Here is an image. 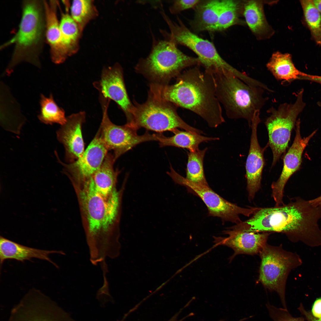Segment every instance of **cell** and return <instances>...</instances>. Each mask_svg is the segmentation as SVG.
Segmentation results:
<instances>
[{"label":"cell","mask_w":321,"mask_h":321,"mask_svg":"<svg viewBox=\"0 0 321 321\" xmlns=\"http://www.w3.org/2000/svg\"><path fill=\"white\" fill-rule=\"evenodd\" d=\"M103 117L98 131L100 138L108 151L112 150L114 159L141 143L157 141L158 134L147 132L142 135L137 133L138 129L127 123L122 126L116 125L109 119L108 108L109 100L101 98Z\"/></svg>","instance_id":"8fae6325"},{"label":"cell","mask_w":321,"mask_h":321,"mask_svg":"<svg viewBox=\"0 0 321 321\" xmlns=\"http://www.w3.org/2000/svg\"><path fill=\"white\" fill-rule=\"evenodd\" d=\"M8 321H73L69 314L39 290L29 291L11 309Z\"/></svg>","instance_id":"4fadbf2b"},{"label":"cell","mask_w":321,"mask_h":321,"mask_svg":"<svg viewBox=\"0 0 321 321\" xmlns=\"http://www.w3.org/2000/svg\"><path fill=\"white\" fill-rule=\"evenodd\" d=\"M70 10L71 16L78 24L81 30L96 13L92 0L73 1Z\"/></svg>","instance_id":"1f68e13d"},{"label":"cell","mask_w":321,"mask_h":321,"mask_svg":"<svg viewBox=\"0 0 321 321\" xmlns=\"http://www.w3.org/2000/svg\"><path fill=\"white\" fill-rule=\"evenodd\" d=\"M211 73L214 79L216 97L228 117L245 119L251 126L255 112L260 111L267 100L264 96L266 89L248 84L230 72Z\"/></svg>","instance_id":"5b68a950"},{"label":"cell","mask_w":321,"mask_h":321,"mask_svg":"<svg viewBox=\"0 0 321 321\" xmlns=\"http://www.w3.org/2000/svg\"><path fill=\"white\" fill-rule=\"evenodd\" d=\"M266 67L274 78L283 84L298 79L300 76L310 78L314 77L298 70L293 63L291 55L288 53L283 54L278 51L274 53Z\"/></svg>","instance_id":"603a6c76"},{"label":"cell","mask_w":321,"mask_h":321,"mask_svg":"<svg viewBox=\"0 0 321 321\" xmlns=\"http://www.w3.org/2000/svg\"><path fill=\"white\" fill-rule=\"evenodd\" d=\"M176 183L185 187L190 192L200 198L206 206L209 215L219 217L223 221H228L236 224L242 221L240 215L249 217L258 207H242L226 200L214 191L209 185L191 182L171 169L168 173Z\"/></svg>","instance_id":"7c38bea8"},{"label":"cell","mask_w":321,"mask_h":321,"mask_svg":"<svg viewBox=\"0 0 321 321\" xmlns=\"http://www.w3.org/2000/svg\"><path fill=\"white\" fill-rule=\"evenodd\" d=\"M201 1L198 0H174L169 7V10L171 14H177L184 10L195 7Z\"/></svg>","instance_id":"d6a6232c"},{"label":"cell","mask_w":321,"mask_h":321,"mask_svg":"<svg viewBox=\"0 0 321 321\" xmlns=\"http://www.w3.org/2000/svg\"><path fill=\"white\" fill-rule=\"evenodd\" d=\"M305 21L316 43L321 45V15L312 0L300 1Z\"/></svg>","instance_id":"4dcf8cb0"},{"label":"cell","mask_w":321,"mask_h":321,"mask_svg":"<svg viewBox=\"0 0 321 321\" xmlns=\"http://www.w3.org/2000/svg\"><path fill=\"white\" fill-rule=\"evenodd\" d=\"M108 151L98 131L82 155L73 162L64 163L60 160L56 151L55 154L58 161L63 166L64 173L75 185L84 182L93 175L100 167Z\"/></svg>","instance_id":"5bb4252c"},{"label":"cell","mask_w":321,"mask_h":321,"mask_svg":"<svg viewBox=\"0 0 321 321\" xmlns=\"http://www.w3.org/2000/svg\"><path fill=\"white\" fill-rule=\"evenodd\" d=\"M312 315L315 318L321 319V298L315 301L312 309Z\"/></svg>","instance_id":"836d02e7"},{"label":"cell","mask_w":321,"mask_h":321,"mask_svg":"<svg viewBox=\"0 0 321 321\" xmlns=\"http://www.w3.org/2000/svg\"><path fill=\"white\" fill-rule=\"evenodd\" d=\"M302 91L297 95L293 104L286 103L273 107L267 111L269 114L265 122L268 136V144L272 151L274 166L288 147L291 133L296 118L304 106L302 100Z\"/></svg>","instance_id":"30bf717a"},{"label":"cell","mask_w":321,"mask_h":321,"mask_svg":"<svg viewBox=\"0 0 321 321\" xmlns=\"http://www.w3.org/2000/svg\"><path fill=\"white\" fill-rule=\"evenodd\" d=\"M223 232L228 236L214 237V243L217 245L227 246L233 250L234 253L229 259L230 261L237 255L259 254L267 244V240L270 234V232H247L232 227Z\"/></svg>","instance_id":"ac0fdd59"},{"label":"cell","mask_w":321,"mask_h":321,"mask_svg":"<svg viewBox=\"0 0 321 321\" xmlns=\"http://www.w3.org/2000/svg\"><path fill=\"white\" fill-rule=\"evenodd\" d=\"M224 321V320L221 319V320H218V321Z\"/></svg>","instance_id":"f35d334b"},{"label":"cell","mask_w":321,"mask_h":321,"mask_svg":"<svg viewBox=\"0 0 321 321\" xmlns=\"http://www.w3.org/2000/svg\"><path fill=\"white\" fill-rule=\"evenodd\" d=\"M22 5V17L18 32L1 47L3 48L15 44L11 59L6 69L7 75H10L16 66L23 62L40 67L39 56L46 32L43 1L26 0Z\"/></svg>","instance_id":"277c9868"},{"label":"cell","mask_w":321,"mask_h":321,"mask_svg":"<svg viewBox=\"0 0 321 321\" xmlns=\"http://www.w3.org/2000/svg\"><path fill=\"white\" fill-rule=\"evenodd\" d=\"M260 111H256L252 119L250 146L245 165L247 179V190L248 199L251 201L261 188L262 173L265 165L264 153L269 147L268 144L261 147L258 142L257 128L260 122Z\"/></svg>","instance_id":"e0dca14e"},{"label":"cell","mask_w":321,"mask_h":321,"mask_svg":"<svg viewBox=\"0 0 321 321\" xmlns=\"http://www.w3.org/2000/svg\"><path fill=\"white\" fill-rule=\"evenodd\" d=\"M321 210L309 201L292 199L287 204L259 207L249 219L236 224L237 229L247 232H277L284 234L293 243L314 245L321 235L318 221Z\"/></svg>","instance_id":"7a4b0ae2"},{"label":"cell","mask_w":321,"mask_h":321,"mask_svg":"<svg viewBox=\"0 0 321 321\" xmlns=\"http://www.w3.org/2000/svg\"><path fill=\"white\" fill-rule=\"evenodd\" d=\"M163 18L170 30L169 32L164 30H160L165 40L177 45L185 46L192 50L198 56L200 65L204 67L205 71L229 72L238 77L241 76V73L221 56L212 43L190 31L178 17L177 22L172 21L166 14Z\"/></svg>","instance_id":"52a82bcc"},{"label":"cell","mask_w":321,"mask_h":321,"mask_svg":"<svg viewBox=\"0 0 321 321\" xmlns=\"http://www.w3.org/2000/svg\"><path fill=\"white\" fill-rule=\"evenodd\" d=\"M85 222L90 259L100 262L118 255L117 225L120 214L122 190L116 189L108 196L96 190L91 179L76 185Z\"/></svg>","instance_id":"6da1fadb"},{"label":"cell","mask_w":321,"mask_h":321,"mask_svg":"<svg viewBox=\"0 0 321 321\" xmlns=\"http://www.w3.org/2000/svg\"><path fill=\"white\" fill-rule=\"evenodd\" d=\"M152 34V44L150 54L147 57L139 60L135 69L152 83L166 84L183 69L200 65L198 58L185 54L174 43L157 39Z\"/></svg>","instance_id":"8992f818"},{"label":"cell","mask_w":321,"mask_h":321,"mask_svg":"<svg viewBox=\"0 0 321 321\" xmlns=\"http://www.w3.org/2000/svg\"><path fill=\"white\" fill-rule=\"evenodd\" d=\"M221 1L201 0L195 7V16L191 23L194 31H212L218 22Z\"/></svg>","instance_id":"cb8c5ba5"},{"label":"cell","mask_w":321,"mask_h":321,"mask_svg":"<svg viewBox=\"0 0 321 321\" xmlns=\"http://www.w3.org/2000/svg\"><path fill=\"white\" fill-rule=\"evenodd\" d=\"M171 137H166L161 134H158L157 140L160 147L167 146L185 148L189 151H194L199 149V146L202 142L218 140L219 138L209 137L190 131H183L177 129Z\"/></svg>","instance_id":"484cf974"},{"label":"cell","mask_w":321,"mask_h":321,"mask_svg":"<svg viewBox=\"0 0 321 321\" xmlns=\"http://www.w3.org/2000/svg\"><path fill=\"white\" fill-rule=\"evenodd\" d=\"M261 258L258 281L265 288L276 292L284 309H286L285 293L286 281L290 272L303 263L296 253L287 251L281 246L268 243L259 253Z\"/></svg>","instance_id":"ba28073f"},{"label":"cell","mask_w":321,"mask_h":321,"mask_svg":"<svg viewBox=\"0 0 321 321\" xmlns=\"http://www.w3.org/2000/svg\"><path fill=\"white\" fill-rule=\"evenodd\" d=\"M197 65L184 71L174 84L152 83L150 92L155 96L199 115L209 126L216 128L225 122L217 99L213 74Z\"/></svg>","instance_id":"3957f363"},{"label":"cell","mask_w":321,"mask_h":321,"mask_svg":"<svg viewBox=\"0 0 321 321\" xmlns=\"http://www.w3.org/2000/svg\"><path fill=\"white\" fill-rule=\"evenodd\" d=\"M40 103V111L38 117L41 122L47 125L57 123L62 125L65 123L67 117L65 111L58 106L51 94L48 97L41 94Z\"/></svg>","instance_id":"83f0119b"},{"label":"cell","mask_w":321,"mask_h":321,"mask_svg":"<svg viewBox=\"0 0 321 321\" xmlns=\"http://www.w3.org/2000/svg\"><path fill=\"white\" fill-rule=\"evenodd\" d=\"M207 148L194 151H189L186 169V180L192 182L209 185L206 180L203 167V160Z\"/></svg>","instance_id":"f1b7e54d"},{"label":"cell","mask_w":321,"mask_h":321,"mask_svg":"<svg viewBox=\"0 0 321 321\" xmlns=\"http://www.w3.org/2000/svg\"><path fill=\"white\" fill-rule=\"evenodd\" d=\"M86 117L84 111L72 114L57 131V139L64 146L65 159L69 163L80 157L85 151L82 128Z\"/></svg>","instance_id":"d6986e66"},{"label":"cell","mask_w":321,"mask_h":321,"mask_svg":"<svg viewBox=\"0 0 321 321\" xmlns=\"http://www.w3.org/2000/svg\"><path fill=\"white\" fill-rule=\"evenodd\" d=\"M64 255L61 251L47 250L31 248L11 241L3 237H0V261L1 267L6 259H15L23 262L32 258L46 260L58 268V266L49 257L51 254Z\"/></svg>","instance_id":"44dd1931"},{"label":"cell","mask_w":321,"mask_h":321,"mask_svg":"<svg viewBox=\"0 0 321 321\" xmlns=\"http://www.w3.org/2000/svg\"><path fill=\"white\" fill-rule=\"evenodd\" d=\"M104 98L116 102L125 113L127 123L133 120L134 109L130 101L125 87L122 69L119 64L104 68L101 79L95 84Z\"/></svg>","instance_id":"2e32d148"},{"label":"cell","mask_w":321,"mask_h":321,"mask_svg":"<svg viewBox=\"0 0 321 321\" xmlns=\"http://www.w3.org/2000/svg\"><path fill=\"white\" fill-rule=\"evenodd\" d=\"M131 124L157 132H172L178 128L200 134L202 132L189 125L178 115L175 106L149 92L145 103H135Z\"/></svg>","instance_id":"9c48e42d"},{"label":"cell","mask_w":321,"mask_h":321,"mask_svg":"<svg viewBox=\"0 0 321 321\" xmlns=\"http://www.w3.org/2000/svg\"><path fill=\"white\" fill-rule=\"evenodd\" d=\"M309 202L311 204L314 206H318L321 205V195L313 199L309 200Z\"/></svg>","instance_id":"d590c367"},{"label":"cell","mask_w":321,"mask_h":321,"mask_svg":"<svg viewBox=\"0 0 321 321\" xmlns=\"http://www.w3.org/2000/svg\"><path fill=\"white\" fill-rule=\"evenodd\" d=\"M296 134L293 143L283 158V168L280 175L271 185V196L275 202L276 206L284 204L283 198L285 185L290 177L299 169L303 151L316 132V130L314 131L308 136L302 138L299 120L296 122Z\"/></svg>","instance_id":"9a60e30c"},{"label":"cell","mask_w":321,"mask_h":321,"mask_svg":"<svg viewBox=\"0 0 321 321\" xmlns=\"http://www.w3.org/2000/svg\"><path fill=\"white\" fill-rule=\"evenodd\" d=\"M59 27L63 43L70 55L75 50L81 29L68 14H62Z\"/></svg>","instance_id":"f546056e"},{"label":"cell","mask_w":321,"mask_h":321,"mask_svg":"<svg viewBox=\"0 0 321 321\" xmlns=\"http://www.w3.org/2000/svg\"><path fill=\"white\" fill-rule=\"evenodd\" d=\"M312 1L318 10L321 14V0H314Z\"/></svg>","instance_id":"8d00e7d4"},{"label":"cell","mask_w":321,"mask_h":321,"mask_svg":"<svg viewBox=\"0 0 321 321\" xmlns=\"http://www.w3.org/2000/svg\"><path fill=\"white\" fill-rule=\"evenodd\" d=\"M243 15L252 32L259 39L269 38L274 31L267 21L262 1H244Z\"/></svg>","instance_id":"7402d4cb"},{"label":"cell","mask_w":321,"mask_h":321,"mask_svg":"<svg viewBox=\"0 0 321 321\" xmlns=\"http://www.w3.org/2000/svg\"><path fill=\"white\" fill-rule=\"evenodd\" d=\"M311 79L313 80L321 83V76H316L315 78H311Z\"/></svg>","instance_id":"74e56055"},{"label":"cell","mask_w":321,"mask_h":321,"mask_svg":"<svg viewBox=\"0 0 321 321\" xmlns=\"http://www.w3.org/2000/svg\"><path fill=\"white\" fill-rule=\"evenodd\" d=\"M115 161L112 153H108L100 167L90 178L97 191L105 196L116 189L119 171L114 169Z\"/></svg>","instance_id":"d4e9b609"},{"label":"cell","mask_w":321,"mask_h":321,"mask_svg":"<svg viewBox=\"0 0 321 321\" xmlns=\"http://www.w3.org/2000/svg\"><path fill=\"white\" fill-rule=\"evenodd\" d=\"M243 1L221 0L218 22L212 31H221L235 24H244L240 18L243 15Z\"/></svg>","instance_id":"4316f807"},{"label":"cell","mask_w":321,"mask_h":321,"mask_svg":"<svg viewBox=\"0 0 321 321\" xmlns=\"http://www.w3.org/2000/svg\"><path fill=\"white\" fill-rule=\"evenodd\" d=\"M45 23V37L50 47L51 58L56 64L64 62L69 55L62 41L57 15L56 1L43 0Z\"/></svg>","instance_id":"ffe728a7"},{"label":"cell","mask_w":321,"mask_h":321,"mask_svg":"<svg viewBox=\"0 0 321 321\" xmlns=\"http://www.w3.org/2000/svg\"><path fill=\"white\" fill-rule=\"evenodd\" d=\"M300 309L301 311H302L303 314L305 315L308 321H321V319H318L315 318L310 313L306 312V311H304L303 309Z\"/></svg>","instance_id":"e575fe53"}]
</instances>
